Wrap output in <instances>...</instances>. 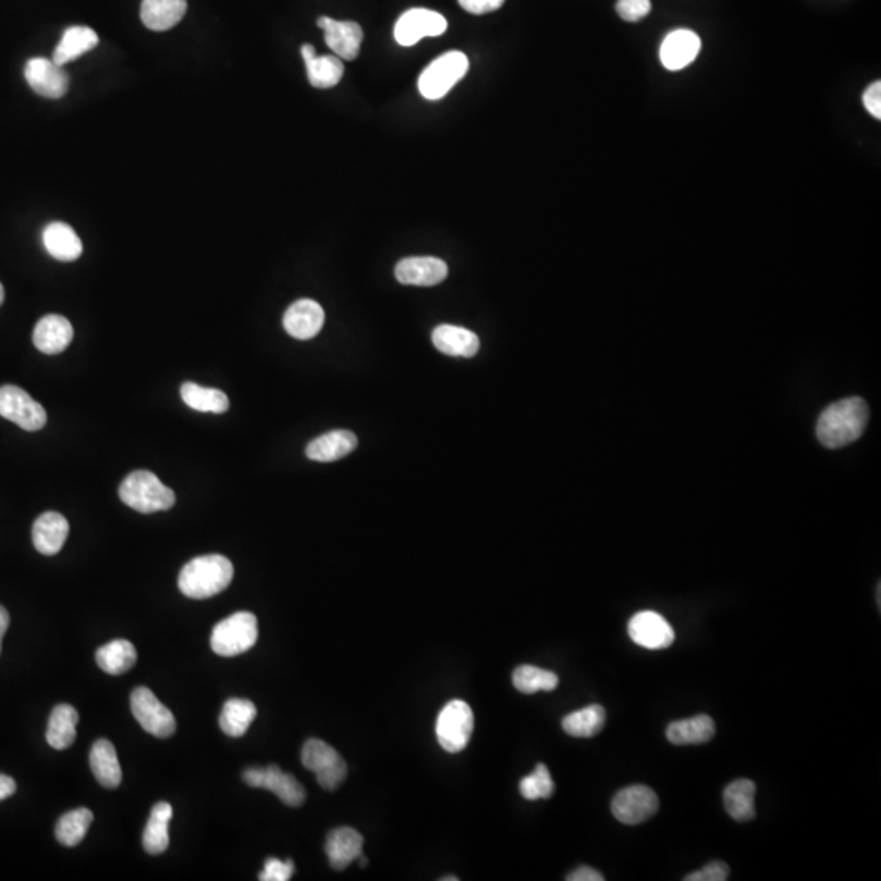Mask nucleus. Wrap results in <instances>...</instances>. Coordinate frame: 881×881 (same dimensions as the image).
Here are the masks:
<instances>
[{
    "label": "nucleus",
    "mask_w": 881,
    "mask_h": 881,
    "mask_svg": "<svg viewBox=\"0 0 881 881\" xmlns=\"http://www.w3.org/2000/svg\"><path fill=\"white\" fill-rule=\"evenodd\" d=\"M868 417H870V412H868L865 400L859 399V397L839 400V402L831 403L821 413L818 425H816V436L826 448H844L864 434Z\"/></svg>",
    "instance_id": "nucleus-1"
},
{
    "label": "nucleus",
    "mask_w": 881,
    "mask_h": 881,
    "mask_svg": "<svg viewBox=\"0 0 881 881\" xmlns=\"http://www.w3.org/2000/svg\"><path fill=\"white\" fill-rule=\"evenodd\" d=\"M234 565L224 555H203L186 563L178 576V588L190 599H208L229 588Z\"/></svg>",
    "instance_id": "nucleus-2"
},
{
    "label": "nucleus",
    "mask_w": 881,
    "mask_h": 881,
    "mask_svg": "<svg viewBox=\"0 0 881 881\" xmlns=\"http://www.w3.org/2000/svg\"><path fill=\"white\" fill-rule=\"evenodd\" d=\"M120 498L124 505L142 514L167 511L175 505L177 496L172 488L160 482L149 470H136L120 485Z\"/></svg>",
    "instance_id": "nucleus-3"
},
{
    "label": "nucleus",
    "mask_w": 881,
    "mask_h": 881,
    "mask_svg": "<svg viewBox=\"0 0 881 881\" xmlns=\"http://www.w3.org/2000/svg\"><path fill=\"white\" fill-rule=\"evenodd\" d=\"M258 640V620L252 612H235L213 629L211 648L219 656H237L252 650Z\"/></svg>",
    "instance_id": "nucleus-4"
},
{
    "label": "nucleus",
    "mask_w": 881,
    "mask_h": 881,
    "mask_svg": "<svg viewBox=\"0 0 881 881\" xmlns=\"http://www.w3.org/2000/svg\"><path fill=\"white\" fill-rule=\"evenodd\" d=\"M467 71H469L467 56L461 51H449L434 59L430 66L421 72L418 89L428 100H439L467 74Z\"/></svg>",
    "instance_id": "nucleus-5"
},
{
    "label": "nucleus",
    "mask_w": 881,
    "mask_h": 881,
    "mask_svg": "<svg viewBox=\"0 0 881 881\" xmlns=\"http://www.w3.org/2000/svg\"><path fill=\"white\" fill-rule=\"evenodd\" d=\"M302 766L314 772L320 787L325 790H337L348 775V766L337 749L322 740H307L302 748Z\"/></svg>",
    "instance_id": "nucleus-6"
},
{
    "label": "nucleus",
    "mask_w": 881,
    "mask_h": 881,
    "mask_svg": "<svg viewBox=\"0 0 881 881\" xmlns=\"http://www.w3.org/2000/svg\"><path fill=\"white\" fill-rule=\"evenodd\" d=\"M474 731V712L464 700H451L439 712L436 722V736L439 744L448 753H461L467 748Z\"/></svg>",
    "instance_id": "nucleus-7"
},
{
    "label": "nucleus",
    "mask_w": 881,
    "mask_h": 881,
    "mask_svg": "<svg viewBox=\"0 0 881 881\" xmlns=\"http://www.w3.org/2000/svg\"><path fill=\"white\" fill-rule=\"evenodd\" d=\"M245 784L253 789L275 793L284 805L297 808L306 802V789L294 775L286 774L278 766L250 767L242 774Z\"/></svg>",
    "instance_id": "nucleus-8"
},
{
    "label": "nucleus",
    "mask_w": 881,
    "mask_h": 881,
    "mask_svg": "<svg viewBox=\"0 0 881 881\" xmlns=\"http://www.w3.org/2000/svg\"><path fill=\"white\" fill-rule=\"evenodd\" d=\"M131 710L139 725L157 738H170L177 731V720L173 713L147 687L134 689Z\"/></svg>",
    "instance_id": "nucleus-9"
},
{
    "label": "nucleus",
    "mask_w": 881,
    "mask_h": 881,
    "mask_svg": "<svg viewBox=\"0 0 881 881\" xmlns=\"http://www.w3.org/2000/svg\"><path fill=\"white\" fill-rule=\"evenodd\" d=\"M0 417L25 431H40L48 421L45 408L17 386L0 387Z\"/></svg>",
    "instance_id": "nucleus-10"
},
{
    "label": "nucleus",
    "mask_w": 881,
    "mask_h": 881,
    "mask_svg": "<svg viewBox=\"0 0 881 881\" xmlns=\"http://www.w3.org/2000/svg\"><path fill=\"white\" fill-rule=\"evenodd\" d=\"M658 808L660 800L647 785H630L627 789L620 790L611 803L612 815L620 823L629 826L650 820L651 816L656 815Z\"/></svg>",
    "instance_id": "nucleus-11"
},
{
    "label": "nucleus",
    "mask_w": 881,
    "mask_h": 881,
    "mask_svg": "<svg viewBox=\"0 0 881 881\" xmlns=\"http://www.w3.org/2000/svg\"><path fill=\"white\" fill-rule=\"evenodd\" d=\"M448 30L443 15L428 9H412L405 12L395 25V40L402 46L417 45L426 36H441Z\"/></svg>",
    "instance_id": "nucleus-12"
},
{
    "label": "nucleus",
    "mask_w": 881,
    "mask_h": 881,
    "mask_svg": "<svg viewBox=\"0 0 881 881\" xmlns=\"http://www.w3.org/2000/svg\"><path fill=\"white\" fill-rule=\"evenodd\" d=\"M629 635L638 647L665 650L674 642V630L665 617L653 611L637 612L629 622Z\"/></svg>",
    "instance_id": "nucleus-13"
},
{
    "label": "nucleus",
    "mask_w": 881,
    "mask_h": 881,
    "mask_svg": "<svg viewBox=\"0 0 881 881\" xmlns=\"http://www.w3.org/2000/svg\"><path fill=\"white\" fill-rule=\"evenodd\" d=\"M25 79L31 90L45 98H61L69 90V76L64 66H59L53 59H30L25 66Z\"/></svg>",
    "instance_id": "nucleus-14"
},
{
    "label": "nucleus",
    "mask_w": 881,
    "mask_h": 881,
    "mask_svg": "<svg viewBox=\"0 0 881 881\" xmlns=\"http://www.w3.org/2000/svg\"><path fill=\"white\" fill-rule=\"evenodd\" d=\"M325 33V43L332 49L335 56L345 61H355L358 58L359 49L363 45V28L356 22H338L333 18L320 17L317 20Z\"/></svg>",
    "instance_id": "nucleus-15"
},
{
    "label": "nucleus",
    "mask_w": 881,
    "mask_h": 881,
    "mask_svg": "<svg viewBox=\"0 0 881 881\" xmlns=\"http://www.w3.org/2000/svg\"><path fill=\"white\" fill-rule=\"evenodd\" d=\"M395 278L407 286H436L448 278V265L441 258H403L395 266Z\"/></svg>",
    "instance_id": "nucleus-16"
},
{
    "label": "nucleus",
    "mask_w": 881,
    "mask_h": 881,
    "mask_svg": "<svg viewBox=\"0 0 881 881\" xmlns=\"http://www.w3.org/2000/svg\"><path fill=\"white\" fill-rule=\"evenodd\" d=\"M325 312L319 302L301 299L289 306L283 317V327L296 340L317 337L324 328Z\"/></svg>",
    "instance_id": "nucleus-17"
},
{
    "label": "nucleus",
    "mask_w": 881,
    "mask_h": 881,
    "mask_svg": "<svg viewBox=\"0 0 881 881\" xmlns=\"http://www.w3.org/2000/svg\"><path fill=\"white\" fill-rule=\"evenodd\" d=\"M702 41L691 30H674L666 36L660 48L661 64L668 71H681L696 61Z\"/></svg>",
    "instance_id": "nucleus-18"
},
{
    "label": "nucleus",
    "mask_w": 881,
    "mask_h": 881,
    "mask_svg": "<svg viewBox=\"0 0 881 881\" xmlns=\"http://www.w3.org/2000/svg\"><path fill=\"white\" fill-rule=\"evenodd\" d=\"M74 340V328L62 315H46L33 330V343L45 355H59Z\"/></svg>",
    "instance_id": "nucleus-19"
},
{
    "label": "nucleus",
    "mask_w": 881,
    "mask_h": 881,
    "mask_svg": "<svg viewBox=\"0 0 881 881\" xmlns=\"http://www.w3.org/2000/svg\"><path fill=\"white\" fill-rule=\"evenodd\" d=\"M364 839L356 829L341 826L333 829L325 841V854L335 870H345L363 855Z\"/></svg>",
    "instance_id": "nucleus-20"
},
{
    "label": "nucleus",
    "mask_w": 881,
    "mask_h": 881,
    "mask_svg": "<svg viewBox=\"0 0 881 881\" xmlns=\"http://www.w3.org/2000/svg\"><path fill=\"white\" fill-rule=\"evenodd\" d=\"M69 536V523L62 514L48 511L41 514L33 524V545L43 555H56L61 552L62 545Z\"/></svg>",
    "instance_id": "nucleus-21"
},
{
    "label": "nucleus",
    "mask_w": 881,
    "mask_h": 881,
    "mask_svg": "<svg viewBox=\"0 0 881 881\" xmlns=\"http://www.w3.org/2000/svg\"><path fill=\"white\" fill-rule=\"evenodd\" d=\"M301 53L306 62L307 79L312 87L332 89L340 82L345 67L338 56H317L312 45L302 46Z\"/></svg>",
    "instance_id": "nucleus-22"
},
{
    "label": "nucleus",
    "mask_w": 881,
    "mask_h": 881,
    "mask_svg": "<svg viewBox=\"0 0 881 881\" xmlns=\"http://www.w3.org/2000/svg\"><path fill=\"white\" fill-rule=\"evenodd\" d=\"M356 446H358V438L351 431H330L310 441L306 448V456L310 461L335 462L355 451Z\"/></svg>",
    "instance_id": "nucleus-23"
},
{
    "label": "nucleus",
    "mask_w": 881,
    "mask_h": 881,
    "mask_svg": "<svg viewBox=\"0 0 881 881\" xmlns=\"http://www.w3.org/2000/svg\"><path fill=\"white\" fill-rule=\"evenodd\" d=\"M433 345L448 356L472 358L480 350V340L474 332L456 325H439L433 330Z\"/></svg>",
    "instance_id": "nucleus-24"
},
{
    "label": "nucleus",
    "mask_w": 881,
    "mask_h": 881,
    "mask_svg": "<svg viewBox=\"0 0 881 881\" xmlns=\"http://www.w3.org/2000/svg\"><path fill=\"white\" fill-rule=\"evenodd\" d=\"M186 0H142L141 20L149 30L167 31L182 22Z\"/></svg>",
    "instance_id": "nucleus-25"
},
{
    "label": "nucleus",
    "mask_w": 881,
    "mask_h": 881,
    "mask_svg": "<svg viewBox=\"0 0 881 881\" xmlns=\"http://www.w3.org/2000/svg\"><path fill=\"white\" fill-rule=\"evenodd\" d=\"M46 252L59 262H74L82 255L79 235L64 222H51L43 231Z\"/></svg>",
    "instance_id": "nucleus-26"
},
{
    "label": "nucleus",
    "mask_w": 881,
    "mask_h": 881,
    "mask_svg": "<svg viewBox=\"0 0 881 881\" xmlns=\"http://www.w3.org/2000/svg\"><path fill=\"white\" fill-rule=\"evenodd\" d=\"M90 767L93 775L105 789H116L121 784L123 772H121L118 754L113 744L108 740H98L90 749Z\"/></svg>",
    "instance_id": "nucleus-27"
},
{
    "label": "nucleus",
    "mask_w": 881,
    "mask_h": 881,
    "mask_svg": "<svg viewBox=\"0 0 881 881\" xmlns=\"http://www.w3.org/2000/svg\"><path fill=\"white\" fill-rule=\"evenodd\" d=\"M172 816L173 810L170 803L160 802L152 808L151 816H149L146 829H144V836H142V846L147 854H164L169 849V823L172 821Z\"/></svg>",
    "instance_id": "nucleus-28"
},
{
    "label": "nucleus",
    "mask_w": 881,
    "mask_h": 881,
    "mask_svg": "<svg viewBox=\"0 0 881 881\" xmlns=\"http://www.w3.org/2000/svg\"><path fill=\"white\" fill-rule=\"evenodd\" d=\"M79 713L72 705L59 704L54 707L49 717L46 740L54 749H67L74 744L77 735Z\"/></svg>",
    "instance_id": "nucleus-29"
},
{
    "label": "nucleus",
    "mask_w": 881,
    "mask_h": 881,
    "mask_svg": "<svg viewBox=\"0 0 881 881\" xmlns=\"http://www.w3.org/2000/svg\"><path fill=\"white\" fill-rule=\"evenodd\" d=\"M754 797H756V785L753 780L740 779L731 782L723 792L728 815L738 823L754 820L756 818Z\"/></svg>",
    "instance_id": "nucleus-30"
},
{
    "label": "nucleus",
    "mask_w": 881,
    "mask_h": 881,
    "mask_svg": "<svg viewBox=\"0 0 881 881\" xmlns=\"http://www.w3.org/2000/svg\"><path fill=\"white\" fill-rule=\"evenodd\" d=\"M98 45V35L89 27L67 28L53 53V61L59 66L76 61Z\"/></svg>",
    "instance_id": "nucleus-31"
},
{
    "label": "nucleus",
    "mask_w": 881,
    "mask_h": 881,
    "mask_svg": "<svg viewBox=\"0 0 881 881\" xmlns=\"http://www.w3.org/2000/svg\"><path fill=\"white\" fill-rule=\"evenodd\" d=\"M97 665L102 671L111 676H120L128 673L138 661V651L133 643L128 640H113V642L98 648L95 655Z\"/></svg>",
    "instance_id": "nucleus-32"
},
{
    "label": "nucleus",
    "mask_w": 881,
    "mask_h": 881,
    "mask_svg": "<svg viewBox=\"0 0 881 881\" xmlns=\"http://www.w3.org/2000/svg\"><path fill=\"white\" fill-rule=\"evenodd\" d=\"M713 735H715V723L709 715H696L687 720L673 722L666 730L668 740L678 746L704 744L712 740Z\"/></svg>",
    "instance_id": "nucleus-33"
},
{
    "label": "nucleus",
    "mask_w": 881,
    "mask_h": 881,
    "mask_svg": "<svg viewBox=\"0 0 881 881\" xmlns=\"http://www.w3.org/2000/svg\"><path fill=\"white\" fill-rule=\"evenodd\" d=\"M257 718V707L247 699H229L219 715V727L232 738H240L247 733L253 720Z\"/></svg>",
    "instance_id": "nucleus-34"
},
{
    "label": "nucleus",
    "mask_w": 881,
    "mask_h": 881,
    "mask_svg": "<svg viewBox=\"0 0 881 881\" xmlns=\"http://www.w3.org/2000/svg\"><path fill=\"white\" fill-rule=\"evenodd\" d=\"M180 394H182L183 402L196 412L221 415L231 407L227 395L222 390L201 387L195 382H185L180 389Z\"/></svg>",
    "instance_id": "nucleus-35"
},
{
    "label": "nucleus",
    "mask_w": 881,
    "mask_h": 881,
    "mask_svg": "<svg viewBox=\"0 0 881 881\" xmlns=\"http://www.w3.org/2000/svg\"><path fill=\"white\" fill-rule=\"evenodd\" d=\"M606 723V710L601 705H588L563 718L562 728L567 735L575 738H591L603 730Z\"/></svg>",
    "instance_id": "nucleus-36"
},
{
    "label": "nucleus",
    "mask_w": 881,
    "mask_h": 881,
    "mask_svg": "<svg viewBox=\"0 0 881 881\" xmlns=\"http://www.w3.org/2000/svg\"><path fill=\"white\" fill-rule=\"evenodd\" d=\"M92 823L93 813L89 808L69 811L66 815H62L56 824V839L64 847L79 846Z\"/></svg>",
    "instance_id": "nucleus-37"
},
{
    "label": "nucleus",
    "mask_w": 881,
    "mask_h": 881,
    "mask_svg": "<svg viewBox=\"0 0 881 881\" xmlns=\"http://www.w3.org/2000/svg\"><path fill=\"white\" fill-rule=\"evenodd\" d=\"M557 674L537 666L523 665L514 669L513 684L523 694H536L539 691H555L558 687Z\"/></svg>",
    "instance_id": "nucleus-38"
},
{
    "label": "nucleus",
    "mask_w": 881,
    "mask_h": 881,
    "mask_svg": "<svg viewBox=\"0 0 881 881\" xmlns=\"http://www.w3.org/2000/svg\"><path fill=\"white\" fill-rule=\"evenodd\" d=\"M554 790V780H552V775H550L549 767L545 766V764H537L532 774L526 775L519 782V792L526 800L550 798Z\"/></svg>",
    "instance_id": "nucleus-39"
},
{
    "label": "nucleus",
    "mask_w": 881,
    "mask_h": 881,
    "mask_svg": "<svg viewBox=\"0 0 881 881\" xmlns=\"http://www.w3.org/2000/svg\"><path fill=\"white\" fill-rule=\"evenodd\" d=\"M294 875L293 860L268 859L265 862L262 873L258 875L260 881H288Z\"/></svg>",
    "instance_id": "nucleus-40"
},
{
    "label": "nucleus",
    "mask_w": 881,
    "mask_h": 881,
    "mask_svg": "<svg viewBox=\"0 0 881 881\" xmlns=\"http://www.w3.org/2000/svg\"><path fill=\"white\" fill-rule=\"evenodd\" d=\"M617 14L625 22H640L650 14V0H617Z\"/></svg>",
    "instance_id": "nucleus-41"
},
{
    "label": "nucleus",
    "mask_w": 881,
    "mask_h": 881,
    "mask_svg": "<svg viewBox=\"0 0 881 881\" xmlns=\"http://www.w3.org/2000/svg\"><path fill=\"white\" fill-rule=\"evenodd\" d=\"M730 877V868L725 862H720V860H715V862H710L709 865H705L702 870L699 872L691 873V875H687L684 880L686 881H725Z\"/></svg>",
    "instance_id": "nucleus-42"
},
{
    "label": "nucleus",
    "mask_w": 881,
    "mask_h": 881,
    "mask_svg": "<svg viewBox=\"0 0 881 881\" xmlns=\"http://www.w3.org/2000/svg\"><path fill=\"white\" fill-rule=\"evenodd\" d=\"M505 0H459V5L465 12L474 15L490 14L500 9Z\"/></svg>",
    "instance_id": "nucleus-43"
},
{
    "label": "nucleus",
    "mask_w": 881,
    "mask_h": 881,
    "mask_svg": "<svg viewBox=\"0 0 881 881\" xmlns=\"http://www.w3.org/2000/svg\"><path fill=\"white\" fill-rule=\"evenodd\" d=\"M864 105L870 115L881 118V84L873 82L864 93Z\"/></svg>",
    "instance_id": "nucleus-44"
},
{
    "label": "nucleus",
    "mask_w": 881,
    "mask_h": 881,
    "mask_svg": "<svg viewBox=\"0 0 881 881\" xmlns=\"http://www.w3.org/2000/svg\"><path fill=\"white\" fill-rule=\"evenodd\" d=\"M568 881H603L604 875L603 873H599L598 870H594V868L583 867L576 868L575 872L570 873L567 877Z\"/></svg>",
    "instance_id": "nucleus-45"
},
{
    "label": "nucleus",
    "mask_w": 881,
    "mask_h": 881,
    "mask_svg": "<svg viewBox=\"0 0 881 881\" xmlns=\"http://www.w3.org/2000/svg\"><path fill=\"white\" fill-rule=\"evenodd\" d=\"M17 792V784L9 775L0 774V802L5 798L12 797Z\"/></svg>",
    "instance_id": "nucleus-46"
},
{
    "label": "nucleus",
    "mask_w": 881,
    "mask_h": 881,
    "mask_svg": "<svg viewBox=\"0 0 881 881\" xmlns=\"http://www.w3.org/2000/svg\"><path fill=\"white\" fill-rule=\"evenodd\" d=\"M10 625V616L7 609L4 606H0V653H2V640H4V635L7 634V629H9Z\"/></svg>",
    "instance_id": "nucleus-47"
},
{
    "label": "nucleus",
    "mask_w": 881,
    "mask_h": 881,
    "mask_svg": "<svg viewBox=\"0 0 881 881\" xmlns=\"http://www.w3.org/2000/svg\"><path fill=\"white\" fill-rule=\"evenodd\" d=\"M4 299H5L4 286H2V284H0V306H2V304H4Z\"/></svg>",
    "instance_id": "nucleus-48"
},
{
    "label": "nucleus",
    "mask_w": 881,
    "mask_h": 881,
    "mask_svg": "<svg viewBox=\"0 0 881 881\" xmlns=\"http://www.w3.org/2000/svg\"><path fill=\"white\" fill-rule=\"evenodd\" d=\"M358 860L361 867H366V865H368V859H366V857H363V855H361Z\"/></svg>",
    "instance_id": "nucleus-49"
},
{
    "label": "nucleus",
    "mask_w": 881,
    "mask_h": 881,
    "mask_svg": "<svg viewBox=\"0 0 881 881\" xmlns=\"http://www.w3.org/2000/svg\"><path fill=\"white\" fill-rule=\"evenodd\" d=\"M441 880H443V881H457V880H459V878H457V877H444V878H441Z\"/></svg>",
    "instance_id": "nucleus-50"
}]
</instances>
